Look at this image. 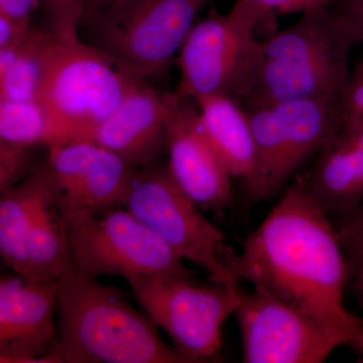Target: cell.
<instances>
[{
  "label": "cell",
  "mask_w": 363,
  "mask_h": 363,
  "mask_svg": "<svg viewBox=\"0 0 363 363\" xmlns=\"http://www.w3.org/2000/svg\"><path fill=\"white\" fill-rule=\"evenodd\" d=\"M226 267L234 281L353 333L362 318L344 305L350 269L335 225L310 194L305 176L284 191Z\"/></svg>",
  "instance_id": "obj_1"
},
{
  "label": "cell",
  "mask_w": 363,
  "mask_h": 363,
  "mask_svg": "<svg viewBox=\"0 0 363 363\" xmlns=\"http://www.w3.org/2000/svg\"><path fill=\"white\" fill-rule=\"evenodd\" d=\"M357 44L337 11L317 9L260 40L247 84L245 108L306 98H342Z\"/></svg>",
  "instance_id": "obj_2"
},
{
  "label": "cell",
  "mask_w": 363,
  "mask_h": 363,
  "mask_svg": "<svg viewBox=\"0 0 363 363\" xmlns=\"http://www.w3.org/2000/svg\"><path fill=\"white\" fill-rule=\"evenodd\" d=\"M123 292L79 269L73 259L59 279L56 342L68 363H191L160 337Z\"/></svg>",
  "instance_id": "obj_3"
},
{
  "label": "cell",
  "mask_w": 363,
  "mask_h": 363,
  "mask_svg": "<svg viewBox=\"0 0 363 363\" xmlns=\"http://www.w3.org/2000/svg\"><path fill=\"white\" fill-rule=\"evenodd\" d=\"M133 79L94 45L52 33L39 101L54 126V145L86 140L116 111Z\"/></svg>",
  "instance_id": "obj_4"
},
{
  "label": "cell",
  "mask_w": 363,
  "mask_h": 363,
  "mask_svg": "<svg viewBox=\"0 0 363 363\" xmlns=\"http://www.w3.org/2000/svg\"><path fill=\"white\" fill-rule=\"evenodd\" d=\"M341 100L306 98L245 108L257 149L255 174L242 187L250 206L278 194L318 156L342 123Z\"/></svg>",
  "instance_id": "obj_5"
},
{
  "label": "cell",
  "mask_w": 363,
  "mask_h": 363,
  "mask_svg": "<svg viewBox=\"0 0 363 363\" xmlns=\"http://www.w3.org/2000/svg\"><path fill=\"white\" fill-rule=\"evenodd\" d=\"M209 0H124L87 23L94 47L124 73L138 79L166 70Z\"/></svg>",
  "instance_id": "obj_6"
},
{
  "label": "cell",
  "mask_w": 363,
  "mask_h": 363,
  "mask_svg": "<svg viewBox=\"0 0 363 363\" xmlns=\"http://www.w3.org/2000/svg\"><path fill=\"white\" fill-rule=\"evenodd\" d=\"M123 207L162 238L182 259L206 271L213 283L238 285L226 267L233 248L178 185L168 166L138 169Z\"/></svg>",
  "instance_id": "obj_7"
},
{
  "label": "cell",
  "mask_w": 363,
  "mask_h": 363,
  "mask_svg": "<svg viewBox=\"0 0 363 363\" xmlns=\"http://www.w3.org/2000/svg\"><path fill=\"white\" fill-rule=\"evenodd\" d=\"M126 281L150 319L191 363L218 352L222 327L240 305V285L202 286L194 279L171 276L130 277Z\"/></svg>",
  "instance_id": "obj_8"
},
{
  "label": "cell",
  "mask_w": 363,
  "mask_h": 363,
  "mask_svg": "<svg viewBox=\"0 0 363 363\" xmlns=\"http://www.w3.org/2000/svg\"><path fill=\"white\" fill-rule=\"evenodd\" d=\"M67 228L74 264L90 276L194 279L184 259L126 208L72 219Z\"/></svg>",
  "instance_id": "obj_9"
},
{
  "label": "cell",
  "mask_w": 363,
  "mask_h": 363,
  "mask_svg": "<svg viewBox=\"0 0 363 363\" xmlns=\"http://www.w3.org/2000/svg\"><path fill=\"white\" fill-rule=\"evenodd\" d=\"M245 363H321L351 335L295 306L240 289L235 311Z\"/></svg>",
  "instance_id": "obj_10"
},
{
  "label": "cell",
  "mask_w": 363,
  "mask_h": 363,
  "mask_svg": "<svg viewBox=\"0 0 363 363\" xmlns=\"http://www.w3.org/2000/svg\"><path fill=\"white\" fill-rule=\"evenodd\" d=\"M257 33L230 13L212 11L194 23L179 51L178 93L198 101L226 95L240 100L259 52Z\"/></svg>",
  "instance_id": "obj_11"
},
{
  "label": "cell",
  "mask_w": 363,
  "mask_h": 363,
  "mask_svg": "<svg viewBox=\"0 0 363 363\" xmlns=\"http://www.w3.org/2000/svg\"><path fill=\"white\" fill-rule=\"evenodd\" d=\"M55 197L66 222L123 207L138 168L88 140L48 147Z\"/></svg>",
  "instance_id": "obj_12"
},
{
  "label": "cell",
  "mask_w": 363,
  "mask_h": 363,
  "mask_svg": "<svg viewBox=\"0 0 363 363\" xmlns=\"http://www.w3.org/2000/svg\"><path fill=\"white\" fill-rule=\"evenodd\" d=\"M59 279H0V362H65L56 343Z\"/></svg>",
  "instance_id": "obj_13"
},
{
  "label": "cell",
  "mask_w": 363,
  "mask_h": 363,
  "mask_svg": "<svg viewBox=\"0 0 363 363\" xmlns=\"http://www.w3.org/2000/svg\"><path fill=\"white\" fill-rule=\"evenodd\" d=\"M193 102L176 92L168 121L169 169L198 206L223 216L234 206L233 177L205 135Z\"/></svg>",
  "instance_id": "obj_14"
},
{
  "label": "cell",
  "mask_w": 363,
  "mask_h": 363,
  "mask_svg": "<svg viewBox=\"0 0 363 363\" xmlns=\"http://www.w3.org/2000/svg\"><path fill=\"white\" fill-rule=\"evenodd\" d=\"M176 93L161 94L143 79H133L116 111L86 140L143 169L157 164L168 147V121Z\"/></svg>",
  "instance_id": "obj_15"
},
{
  "label": "cell",
  "mask_w": 363,
  "mask_h": 363,
  "mask_svg": "<svg viewBox=\"0 0 363 363\" xmlns=\"http://www.w3.org/2000/svg\"><path fill=\"white\" fill-rule=\"evenodd\" d=\"M310 194L329 216L341 217L363 203V128L341 123L305 176Z\"/></svg>",
  "instance_id": "obj_16"
},
{
  "label": "cell",
  "mask_w": 363,
  "mask_h": 363,
  "mask_svg": "<svg viewBox=\"0 0 363 363\" xmlns=\"http://www.w3.org/2000/svg\"><path fill=\"white\" fill-rule=\"evenodd\" d=\"M200 123L233 179L241 186L252 180L257 164V149L247 109L236 98L216 95L195 101Z\"/></svg>",
  "instance_id": "obj_17"
},
{
  "label": "cell",
  "mask_w": 363,
  "mask_h": 363,
  "mask_svg": "<svg viewBox=\"0 0 363 363\" xmlns=\"http://www.w3.org/2000/svg\"><path fill=\"white\" fill-rule=\"evenodd\" d=\"M56 202L49 156L0 198V255L13 269L26 233L40 214Z\"/></svg>",
  "instance_id": "obj_18"
},
{
  "label": "cell",
  "mask_w": 363,
  "mask_h": 363,
  "mask_svg": "<svg viewBox=\"0 0 363 363\" xmlns=\"http://www.w3.org/2000/svg\"><path fill=\"white\" fill-rule=\"evenodd\" d=\"M71 260L67 222L55 203L26 233L13 271L26 281H56Z\"/></svg>",
  "instance_id": "obj_19"
},
{
  "label": "cell",
  "mask_w": 363,
  "mask_h": 363,
  "mask_svg": "<svg viewBox=\"0 0 363 363\" xmlns=\"http://www.w3.org/2000/svg\"><path fill=\"white\" fill-rule=\"evenodd\" d=\"M52 35L32 28L20 45L0 49V100L40 99Z\"/></svg>",
  "instance_id": "obj_20"
},
{
  "label": "cell",
  "mask_w": 363,
  "mask_h": 363,
  "mask_svg": "<svg viewBox=\"0 0 363 363\" xmlns=\"http://www.w3.org/2000/svg\"><path fill=\"white\" fill-rule=\"evenodd\" d=\"M0 142L32 147L56 143L51 118L39 100H0Z\"/></svg>",
  "instance_id": "obj_21"
},
{
  "label": "cell",
  "mask_w": 363,
  "mask_h": 363,
  "mask_svg": "<svg viewBox=\"0 0 363 363\" xmlns=\"http://www.w3.org/2000/svg\"><path fill=\"white\" fill-rule=\"evenodd\" d=\"M342 0H235L229 13L247 23L255 33L272 26L277 18L328 9Z\"/></svg>",
  "instance_id": "obj_22"
},
{
  "label": "cell",
  "mask_w": 363,
  "mask_h": 363,
  "mask_svg": "<svg viewBox=\"0 0 363 363\" xmlns=\"http://www.w3.org/2000/svg\"><path fill=\"white\" fill-rule=\"evenodd\" d=\"M37 147L0 142V194L18 185L30 173L37 162Z\"/></svg>",
  "instance_id": "obj_23"
},
{
  "label": "cell",
  "mask_w": 363,
  "mask_h": 363,
  "mask_svg": "<svg viewBox=\"0 0 363 363\" xmlns=\"http://www.w3.org/2000/svg\"><path fill=\"white\" fill-rule=\"evenodd\" d=\"M334 225L345 252L350 277L363 257V203L350 213L338 217Z\"/></svg>",
  "instance_id": "obj_24"
},
{
  "label": "cell",
  "mask_w": 363,
  "mask_h": 363,
  "mask_svg": "<svg viewBox=\"0 0 363 363\" xmlns=\"http://www.w3.org/2000/svg\"><path fill=\"white\" fill-rule=\"evenodd\" d=\"M52 20V33L59 38H78V28L83 23L85 0H45Z\"/></svg>",
  "instance_id": "obj_25"
},
{
  "label": "cell",
  "mask_w": 363,
  "mask_h": 363,
  "mask_svg": "<svg viewBox=\"0 0 363 363\" xmlns=\"http://www.w3.org/2000/svg\"><path fill=\"white\" fill-rule=\"evenodd\" d=\"M342 123L363 128V58L351 71L350 82L341 100Z\"/></svg>",
  "instance_id": "obj_26"
},
{
  "label": "cell",
  "mask_w": 363,
  "mask_h": 363,
  "mask_svg": "<svg viewBox=\"0 0 363 363\" xmlns=\"http://www.w3.org/2000/svg\"><path fill=\"white\" fill-rule=\"evenodd\" d=\"M336 11L350 28L355 43L363 45V0H342Z\"/></svg>",
  "instance_id": "obj_27"
},
{
  "label": "cell",
  "mask_w": 363,
  "mask_h": 363,
  "mask_svg": "<svg viewBox=\"0 0 363 363\" xmlns=\"http://www.w3.org/2000/svg\"><path fill=\"white\" fill-rule=\"evenodd\" d=\"M32 26L18 23L0 14V49L20 45L30 33Z\"/></svg>",
  "instance_id": "obj_28"
},
{
  "label": "cell",
  "mask_w": 363,
  "mask_h": 363,
  "mask_svg": "<svg viewBox=\"0 0 363 363\" xmlns=\"http://www.w3.org/2000/svg\"><path fill=\"white\" fill-rule=\"evenodd\" d=\"M39 6V0H0V14L30 25V16Z\"/></svg>",
  "instance_id": "obj_29"
},
{
  "label": "cell",
  "mask_w": 363,
  "mask_h": 363,
  "mask_svg": "<svg viewBox=\"0 0 363 363\" xmlns=\"http://www.w3.org/2000/svg\"><path fill=\"white\" fill-rule=\"evenodd\" d=\"M124 0H85V11L83 21L90 16L101 13L114 4H121Z\"/></svg>",
  "instance_id": "obj_30"
},
{
  "label": "cell",
  "mask_w": 363,
  "mask_h": 363,
  "mask_svg": "<svg viewBox=\"0 0 363 363\" xmlns=\"http://www.w3.org/2000/svg\"><path fill=\"white\" fill-rule=\"evenodd\" d=\"M350 279H353V285L355 286V290L358 295L362 296L363 298V257L359 260L352 272H351Z\"/></svg>",
  "instance_id": "obj_31"
},
{
  "label": "cell",
  "mask_w": 363,
  "mask_h": 363,
  "mask_svg": "<svg viewBox=\"0 0 363 363\" xmlns=\"http://www.w3.org/2000/svg\"><path fill=\"white\" fill-rule=\"evenodd\" d=\"M348 345L354 348L363 357V318L359 325H358L357 330L353 333Z\"/></svg>",
  "instance_id": "obj_32"
}]
</instances>
